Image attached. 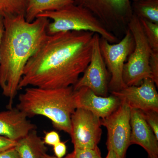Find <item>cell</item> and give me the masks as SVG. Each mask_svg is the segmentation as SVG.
Instances as JSON below:
<instances>
[{
	"label": "cell",
	"mask_w": 158,
	"mask_h": 158,
	"mask_svg": "<svg viewBox=\"0 0 158 158\" xmlns=\"http://www.w3.org/2000/svg\"><path fill=\"white\" fill-rule=\"evenodd\" d=\"M94 34L73 31L47 35L27 62L19 90L73 86L90 62Z\"/></svg>",
	"instance_id": "1"
},
{
	"label": "cell",
	"mask_w": 158,
	"mask_h": 158,
	"mask_svg": "<svg viewBox=\"0 0 158 158\" xmlns=\"http://www.w3.org/2000/svg\"><path fill=\"white\" fill-rule=\"evenodd\" d=\"M2 16L0 88L9 99V109L13 107L27 62L47 36V27L50 21L47 18L38 17L32 22H28L24 15Z\"/></svg>",
	"instance_id": "2"
},
{
	"label": "cell",
	"mask_w": 158,
	"mask_h": 158,
	"mask_svg": "<svg viewBox=\"0 0 158 158\" xmlns=\"http://www.w3.org/2000/svg\"><path fill=\"white\" fill-rule=\"evenodd\" d=\"M16 107L28 118H47L56 130L70 134L71 118L76 110L73 86L47 89L27 87L18 97Z\"/></svg>",
	"instance_id": "3"
},
{
	"label": "cell",
	"mask_w": 158,
	"mask_h": 158,
	"mask_svg": "<svg viewBox=\"0 0 158 158\" xmlns=\"http://www.w3.org/2000/svg\"><path fill=\"white\" fill-rule=\"evenodd\" d=\"M38 17L52 20L47 27L48 35L67 31H88L98 34L110 43L118 41L114 34L106 28L90 11L74 3L56 11L43 12Z\"/></svg>",
	"instance_id": "4"
},
{
	"label": "cell",
	"mask_w": 158,
	"mask_h": 158,
	"mask_svg": "<svg viewBox=\"0 0 158 158\" xmlns=\"http://www.w3.org/2000/svg\"><path fill=\"white\" fill-rule=\"evenodd\" d=\"M127 26L135 46L125 63L123 78L127 87L138 86L144 79H151L149 60L152 51L137 15L133 14Z\"/></svg>",
	"instance_id": "5"
},
{
	"label": "cell",
	"mask_w": 158,
	"mask_h": 158,
	"mask_svg": "<svg viewBox=\"0 0 158 158\" xmlns=\"http://www.w3.org/2000/svg\"><path fill=\"white\" fill-rule=\"evenodd\" d=\"M134 46V38L128 29L119 42L112 44L102 37L100 38L101 52L111 75L109 88L111 92L118 91L127 87L123 78V68Z\"/></svg>",
	"instance_id": "6"
},
{
	"label": "cell",
	"mask_w": 158,
	"mask_h": 158,
	"mask_svg": "<svg viewBox=\"0 0 158 158\" xmlns=\"http://www.w3.org/2000/svg\"><path fill=\"white\" fill-rule=\"evenodd\" d=\"M74 3L89 10L111 32L127 25L133 15L130 0H74Z\"/></svg>",
	"instance_id": "7"
},
{
	"label": "cell",
	"mask_w": 158,
	"mask_h": 158,
	"mask_svg": "<svg viewBox=\"0 0 158 158\" xmlns=\"http://www.w3.org/2000/svg\"><path fill=\"white\" fill-rule=\"evenodd\" d=\"M131 109L125 102L121 104L115 111L101 119V124L107 131L108 150L116 153L118 158H125L130 144Z\"/></svg>",
	"instance_id": "8"
},
{
	"label": "cell",
	"mask_w": 158,
	"mask_h": 158,
	"mask_svg": "<svg viewBox=\"0 0 158 158\" xmlns=\"http://www.w3.org/2000/svg\"><path fill=\"white\" fill-rule=\"evenodd\" d=\"M101 119L90 111L77 108L71 118L69 135L74 148L94 149L101 138Z\"/></svg>",
	"instance_id": "9"
},
{
	"label": "cell",
	"mask_w": 158,
	"mask_h": 158,
	"mask_svg": "<svg viewBox=\"0 0 158 158\" xmlns=\"http://www.w3.org/2000/svg\"><path fill=\"white\" fill-rule=\"evenodd\" d=\"M98 34H94L90 62L83 76L73 86L74 90L87 88L99 96L106 97L109 89L110 74L103 58L100 48Z\"/></svg>",
	"instance_id": "10"
},
{
	"label": "cell",
	"mask_w": 158,
	"mask_h": 158,
	"mask_svg": "<svg viewBox=\"0 0 158 158\" xmlns=\"http://www.w3.org/2000/svg\"><path fill=\"white\" fill-rule=\"evenodd\" d=\"M156 86L151 79L146 78L138 86H127L111 94L125 102L130 109L158 112V94Z\"/></svg>",
	"instance_id": "11"
},
{
	"label": "cell",
	"mask_w": 158,
	"mask_h": 158,
	"mask_svg": "<svg viewBox=\"0 0 158 158\" xmlns=\"http://www.w3.org/2000/svg\"><path fill=\"white\" fill-rule=\"evenodd\" d=\"M75 100L77 108L90 111L101 119L113 113L121 103L120 99L113 94L99 96L85 87L75 90Z\"/></svg>",
	"instance_id": "12"
},
{
	"label": "cell",
	"mask_w": 158,
	"mask_h": 158,
	"mask_svg": "<svg viewBox=\"0 0 158 158\" xmlns=\"http://www.w3.org/2000/svg\"><path fill=\"white\" fill-rule=\"evenodd\" d=\"M130 144L140 145L148 157H158V139L144 119L141 110L131 109Z\"/></svg>",
	"instance_id": "13"
},
{
	"label": "cell",
	"mask_w": 158,
	"mask_h": 158,
	"mask_svg": "<svg viewBox=\"0 0 158 158\" xmlns=\"http://www.w3.org/2000/svg\"><path fill=\"white\" fill-rule=\"evenodd\" d=\"M17 107L0 112V136L17 141L36 129V126Z\"/></svg>",
	"instance_id": "14"
},
{
	"label": "cell",
	"mask_w": 158,
	"mask_h": 158,
	"mask_svg": "<svg viewBox=\"0 0 158 158\" xmlns=\"http://www.w3.org/2000/svg\"><path fill=\"white\" fill-rule=\"evenodd\" d=\"M15 148L19 158H42L47 152V148L36 129L16 141Z\"/></svg>",
	"instance_id": "15"
},
{
	"label": "cell",
	"mask_w": 158,
	"mask_h": 158,
	"mask_svg": "<svg viewBox=\"0 0 158 158\" xmlns=\"http://www.w3.org/2000/svg\"><path fill=\"white\" fill-rule=\"evenodd\" d=\"M73 3L74 0H27L25 18L32 22L41 13L56 11Z\"/></svg>",
	"instance_id": "16"
},
{
	"label": "cell",
	"mask_w": 158,
	"mask_h": 158,
	"mask_svg": "<svg viewBox=\"0 0 158 158\" xmlns=\"http://www.w3.org/2000/svg\"><path fill=\"white\" fill-rule=\"evenodd\" d=\"M131 5L133 14L139 18L158 23V0H140Z\"/></svg>",
	"instance_id": "17"
},
{
	"label": "cell",
	"mask_w": 158,
	"mask_h": 158,
	"mask_svg": "<svg viewBox=\"0 0 158 158\" xmlns=\"http://www.w3.org/2000/svg\"><path fill=\"white\" fill-rule=\"evenodd\" d=\"M27 0H0V15H25Z\"/></svg>",
	"instance_id": "18"
},
{
	"label": "cell",
	"mask_w": 158,
	"mask_h": 158,
	"mask_svg": "<svg viewBox=\"0 0 158 158\" xmlns=\"http://www.w3.org/2000/svg\"><path fill=\"white\" fill-rule=\"evenodd\" d=\"M139 19L151 48L153 52H158V23Z\"/></svg>",
	"instance_id": "19"
},
{
	"label": "cell",
	"mask_w": 158,
	"mask_h": 158,
	"mask_svg": "<svg viewBox=\"0 0 158 158\" xmlns=\"http://www.w3.org/2000/svg\"><path fill=\"white\" fill-rule=\"evenodd\" d=\"M64 158H103L98 147L94 149L74 148L73 151Z\"/></svg>",
	"instance_id": "20"
},
{
	"label": "cell",
	"mask_w": 158,
	"mask_h": 158,
	"mask_svg": "<svg viewBox=\"0 0 158 158\" xmlns=\"http://www.w3.org/2000/svg\"><path fill=\"white\" fill-rule=\"evenodd\" d=\"M142 112L145 121L158 139V112L154 110Z\"/></svg>",
	"instance_id": "21"
},
{
	"label": "cell",
	"mask_w": 158,
	"mask_h": 158,
	"mask_svg": "<svg viewBox=\"0 0 158 158\" xmlns=\"http://www.w3.org/2000/svg\"><path fill=\"white\" fill-rule=\"evenodd\" d=\"M151 79L158 87V52L152 51L149 60Z\"/></svg>",
	"instance_id": "22"
},
{
	"label": "cell",
	"mask_w": 158,
	"mask_h": 158,
	"mask_svg": "<svg viewBox=\"0 0 158 158\" xmlns=\"http://www.w3.org/2000/svg\"><path fill=\"white\" fill-rule=\"evenodd\" d=\"M46 145L53 146L61 141L59 134L56 131H51L45 133L43 139Z\"/></svg>",
	"instance_id": "23"
},
{
	"label": "cell",
	"mask_w": 158,
	"mask_h": 158,
	"mask_svg": "<svg viewBox=\"0 0 158 158\" xmlns=\"http://www.w3.org/2000/svg\"><path fill=\"white\" fill-rule=\"evenodd\" d=\"M16 141L0 136V152L13 148L16 145Z\"/></svg>",
	"instance_id": "24"
},
{
	"label": "cell",
	"mask_w": 158,
	"mask_h": 158,
	"mask_svg": "<svg viewBox=\"0 0 158 158\" xmlns=\"http://www.w3.org/2000/svg\"><path fill=\"white\" fill-rule=\"evenodd\" d=\"M53 147L55 156L57 158H63L66 155L67 147L65 142L60 141Z\"/></svg>",
	"instance_id": "25"
},
{
	"label": "cell",
	"mask_w": 158,
	"mask_h": 158,
	"mask_svg": "<svg viewBox=\"0 0 158 158\" xmlns=\"http://www.w3.org/2000/svg\"><path fill=\"white\" fill-rule=\"evenodd\" d=\"M0 158H19L15 148L0 152Z\"/></svg>",
	"instance_id": "26"
},
{
	"label": "cell",
	"mask_w": 158,
	"mask_h": 158,
	"mask_svg": "<svg viewBox=\"0 0 158 158\" xmlns=\"http://www.w3.org/2000/svg\"><path fill=\"white\" fill-rule=\"evenodd\" d=\"M4 31V23H3V17L2 15H0V44L1 39Z\"/></svg>",
	"instance_id": "27"
},
{
	"label": "cell",
	"mask_w": 158,
	"mask_h": 158,
	"mask_svg": "<svg viewBox=\"0 0 158 158\" xmlns=\"http://www.w3.org/2000/svg\"><path fill=\"white\" fill-rule=\"evenodd\" d=\"M105 158H118L116 153L111 150L108 151L106 156Z\"/></svg>",
	"instance_id": "28"
},
{
	"label": "cell",
	"mask_w": 158,
	"mask_h": 158,
	"mask_svg": "<svg viewBox=\"0 0 158 158\" xmlns=\"http://www.w3.org/2000/svg\"><path fill=\"white\" fill-rule=\"evenodd\" d=\"M42 158H57L56 157L54 156H52L49 155L47 153H45L43 156L42 157Z\"/></svg>",
	"instance_id": "29"
},
{
	"label": "cell",
	"mask_w": 158,
	"mask_h": 158,
	"mask_svg": "<svg viewBox=\"0 0 158 158\" xmlns=\"http://www.w3.org/2000/svg\"><path fill=\"white\" fill-rule=\"evenodd\" d=\"M133 2H137V1H140V0H132Z\"/></svg>",
	"instance_id": "30"
},
{
	"label": "cell",
	"mask_w": 158,
	"mask_h": 158,
	"mask_svg": "<svg viewBox=\"0 0 158 158\" xmlns=\"http://www.w3.org/2000/svg\"><path fill=\"white\" fill-rule=\"evenodd\" d=\"M148 158H158V157H155V158L148 157Z\"/></svg>",
	"instance_id": "31"
}]
</instances>
